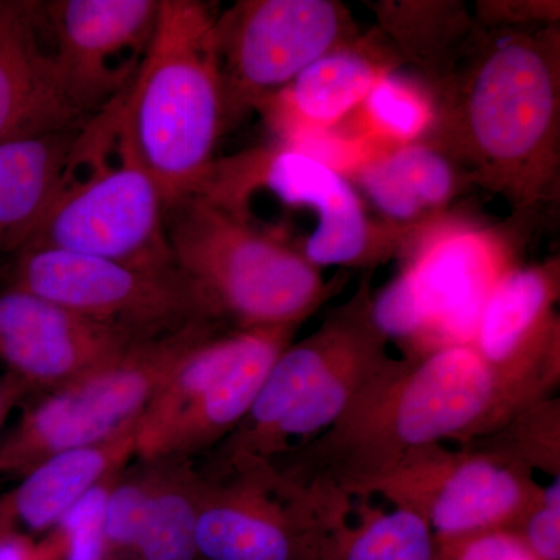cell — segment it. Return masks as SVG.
Returning <instances> with one entry per match:
<instances>
[{"instance_id":"6da1fadb","label":"cell","mask_w":560,"mask_h":560,"mask_svg":"<svg viewBox=\"0 0 560 560\" xmlns=\"http://www.w3.org/2000/svg\"><path fill=\"white\" fill-rule=\"evenodd\" d=\"M536 401L500 381L470 346L401 357L368 382L329 430L272 463L330 503L346 504L368 499L408 453L475 444Z\"/></svg>"},{"instance_id":"7a4b0ae2","label":"cell","mask_w":560,"mask_h":560,"mask_svg":"<svg viewBox=\"0 0 560 560\" xmlns=\"http://www.w3.org/2000/svg\"><path fill=\"white\" fill-rule=\"evenodd\" d=\"M559 49L552 27H477L431 86L436 119L423 142L525 217L558 198Z\"/></svg>"},{"instance_id":"3957f363","label":"cell","mask_w":560,"mask_h":560,"mask_svg":"<svg viewBox=\"0 0 560 560\" xmlns=\"http://www.w3.org/2000/svg\"><path fill=\"white\" fill-rule=\"evenodd\" d=\"M226 124L215 11L160 0L149 49L117 101V138L171 206L202 189Z\"/></svg>"},{"instance_id":"277c9868","label":"cell","mask_w":560,"mask_h":560,"mask_svg":"<svg viewBox=\"0 0 560 560\" xmlns=\"http://www.w3.org/2000/svg\"><path fill=\"white\" fill-rule=\"evenodd\" d=\"M173 264L205 318L226 330L302 326L345 283L285 242L202 194L165 210Z\"/></svg>"},{"instance_id":"5b68a950","label":"cell","mask_w":560,"mask_h":560,"mask_svg":"<svg viewBox=\"0 0 560 560\" xmlns=\"http://www.w3.org/2000/svg\"><path fill=\"white\" fill-rule=\"evenodd\" d=\"M370 302V280L364 279L318 329L280 353L246 418L217 445L210 466L278 460L316 440L345 415L394 359L372 323Z\"/></svg>"},{"instance_id":"8992f818","label":"cell","mask_w":560,"mask_h":560,"mask_svg":"<svg viewBox=\"0 0 560 560\" xmlns=\"http://www.w3.org/2000/svg\"><path fill=\"white\" fill-rule=\"evenodd\" d=\"M220 331L226 329L194 320L135 342L97 370L44 393L0 436V477L21 478L51 455L102 444L135 429L184 355Z\"/></svg>"},{"instance_id":"52a82bcc","label":"cell","mask_w":560,"mask_h":560,"mask_svg":"<svg viewBox=\"0 0 560 560\" xmlns=\"http://www.w3.org/2000/svg\"><path fill=\"white\" fill-rule=\"evenodd\" d=\"M117 145L119 164H105L101 128L94 120L83 128L77 154L92 162L91 175L80 180L68 176L25 248L69 250L145 270H176L160 187L120 140Z\"/></svg>"},{"instance_id":"ba28073f","label":"cell","mask_w":560,"mask_h":560,"mask_svg":"<svg viewBox=\"0 0 560 560\" xmlns=\"http://www.w3.org/2000/svg\"><path fill=\"white\" fill-rule=\"evenodd\" d=\"M201 470V560H319L327 534L346 517L345 510L271 460L242 459Z\"/></svg>"},{"instance_id":"9c48e42d","label":"cell","mask_w":560,"mask_h":560,"mask_svg":"<svg viewBox=\"0 0 560 560\" xmlns=\"http://www.w3.org/2000/svg\"><path fill=\"white\" fill-rule=\"evenodd\" d=\"M267 189L283 209L304 212L311 238L301 256L313 267H374L405 250L407 238L371 219L348 176L296 147L278 143L223 167L213 164L201 194L232 197Z\"/></svg>"},{"instance_id":"30bf717a","label":"cell","mask_w":560,"mask_h":560,"mask_svg":"<svg viewBox=\"0 0 560 560\" xmlns=\"http://www.w3.org/2000/svg\"><path fill=\"white\" fill-rule=\"evenodd\" d=\"M541 485L518 460L485 445H429L408 453L374 482L370 497L416 512L436 540L514 528Z\"/></svg>"},{"instance_id":"8fae6325","label":"cell","mask_w":560,"mask_h":560,"mask_svg":"<svg viewBox=\"0 0 560 560\" xmlns=\"http://www.w3.org/2000/svg\"><path fill=\"white\" fill-rule=\"evenodd\" d=\"M335 0H241L217 16L228 120L268 98L330 50L359 39Z\"/></svg>"},{"instance_id":"7c38bea8","label":"cell","mask_w":560,"mask_h":560,"mask_svg":"<svg viewBox=\"0 0 560 560\" xmlns=\"http://www.w3.org/2000/svg\"><path fill=\"white\" fill-rule=\"evenodd\" d=\"M10 287L140 340L194 320H208L178 270H145L69 250H20L11 268Z\"/></svg>"},{"instance_id":"4fadbf2b","label":"cell","mask_w":560,"mask_h":560,"mask_svg":"<svg viewBox=\"0 0 560 560\" xmlns=\"http://www.w3.org/2000/svg\"><path fill=\"white\" fill-rule=\"evenodd\" d=\"M404 253L407 264L400 272L415 298L422 329L419 357L470 346L490 293L515 267L504 235L445 217L419 231Z\"/></svg>"},{"instance_id":"5bb4252c","label":"cell","mask_w":560,"mask_h":560,"mask_svg":"<svg viewBox=\"0 0 560 560\" xmlns=\"http://www.w3.org/2000/svg\"><path fill=\"white\" fill-rule=\"evenodd\" d=\"M160 0L43 3L62 94L81 116L102 113L135 79L156 27Z\"/></svg>"},{"instance_id":"9a60e30c","label":"cell","mask_w":560,"mask_h":560,"mask_svg":"<svg viewBox=\"0 0 560 560\" xmlns=\"http://www.w3.org/2000/svg\"><path fill=\"white\" fill-rule=\"evenodd\" d=\"M559 259L512 267L482 308L470 348L500 381L536 399L560 383Z\"/></svg>"},{"instance_id":"2e32d148","label":"cell","mask_w":560,"mask_h":560,"mask_svg":"<svg viewBox=\"0 0 560 560\" xmlns=\"http://www.w3.org/2000/svg\"><path fill=\"white\" fill-rule=\"evenodd\" d=\"M138 341L27 291H0V361L31 393L61 388Z\"/></svg>"},{"instance_id":"e0dca14e","label":"cell","mask_w":560,"mask_h":560,"mask_svg":"<svg viewBox=\"0 0 560 560\" xmlns=\"http://www.w3.org/2000/svg\"><path fill=\"white\" fill-rule=\"evenodd\" d=\"M349 176L375 220L408 242L445 219L456 198L474 186L451 154L423 140L372 151Z\"/></svg>"},{"instance_id":"ac0fdd59","label":"cell","mask_w":560,"mask_h":560,"mask_svg":"<svg viewBox=\"0 0 560 560\" xmlns=\"http://www.w3.org/2000/svg\"><path fill=\"white\" fill-rule=\"evenodd\" d=\"M40 7L0 0V143L86 119L69 105L51 54L40 46Z\"/></svg>"},{"instance_id":"d6986e66","label":"cell","mask_w":560,"mask_h":560,"mask_svg":"<svg viewBox=\"0 0 560 560\" xmlns=\"http://www.w3.org/2000/svg\"><path fill=\"white\" fill-rule=\"evenodd\" d=\"M390 70V57L359 38L312 62L260 108L270 113L283 140L330 131L360 108L374 84Z\"/></svg>"},{"instance_id":"ffe728a7","label":"cell","mask_w":560,"mask_h":560,"mask_svg":"<svg viewBox=\"0 0 560 560\" xmlns=\"http://www.w3.org/2000/svg\"><path fill=\"white\" fill-rule=\"evenodd\" d=\"M301 326L261 327L245 353L139 459L194 458L215 448L248 415L272 364Z\"/></svg>"},{"instance_id":"44dd1931","label":"cell","mask_w":560,"mask_h":560,"mask_svg":"<svg viewBox=\"0 0 560 560\" xmlns=\"http://www.w3.org/2000/svg\"><path fill=\"white\" fill-rule=\"evenodd\" d=\"M136 458V427L113 440L51 455L0 495V523L39 539L84 495Z\"/></svg>"},{"instance_id":"7402d4cb","label":"cell","mask_w":560,"mask_h":560,"mask_svg":"<svg viewBox=\"0 0 560 560\" xmlns=\"http://www.w3.org/2000/svg\"><path fill=\"white\" fill-rule=\"evenodd\" d=\"M83 121L0 143V254H18L68 179Z\"/></svg>"},{"instance_id":"603a6c76","label":"cell","mask_w":560,"mask_h":560,"mask_svg":"<svg viewBox=\"0 0 560 560\" xmlns=\"http://www.w3.org/2000/svg\"><path fill=\"white\" fill-rule=\"evenodd\" d=\"M156 460V480L130 560H201L197 522L205 474L186 456Z\"/></svg>"},{"instance_id":"cb8c5ba5","label":"cell","mask_w":560,"mask_h":560,"mask_svg":"<svg viewBox=\"0 0 560 560\" xmlns=\"http://www.w3.org/2000/svg\"><path fill=\"white\" fill-rule=\"evenodd\" d=\"M327 534L319 560H434L436 537L416 512L378 510L360 499Z\"/></svg>"},{"instance_id":"d4e9b609","label":"cell","mask_w":560,"mask_h":560,"mask_svg":"<svg viewBox=\"0 0 560 560\" xmlns=\"http://www.w3.org/2000/svg\"><path fill=\"white\" fill-rule=\"evenodd\" d=\"M382 3L378 18L399 44L429 75V86L444 77L471 33L477 31L463 7L444 2Z\"/></svg>"},{"instance_id":"484cf974","label":"cell","mask_w":560,"mask_h":560,"mask_svg":"<svg viewBox=\"0 0 560 560\" xmlns=\"http://www.w3.org/2000/svg\"><path fill=\"white\" fill-rule=\"evenodd\" d=\"M364 125L386 147L408 145L429 136L436 119V102L429 83L404 73H385L361 103Z\"/></svg>"},{"instance_id":"4316f807","label":"cell","mask_w":560,"mask_h":560,"mask_svg":"<svg viewBox=\"0 0 560 560\" xmlns=\"http://www.w3.org/2000/svg\"><path fill=\"white\" fill-rule=\"evenodd\" d=\"M518 460L530 471L560 478V401L547 397L512 416L500 430L475 442Z\"/></svg>"},{"instance_id":"83f0119b","label":"cell","mask_w":560,"mask_h":560,"mask_svg":"<svg viewBox=\"0 0 560 560\" xmlns=\"http://www.w3.org/2000/svg\"><path fill=\"white\" fill-rule=\"evenodd\" d=\"M158 460L135 458L117 474L103 510V534L109 560H130L138 544Z\"/></svg>"},{"instance_id":"f1b7e54d","label":"cell","mask_w":560,"mask_h":560,"mask_svg":"<svg viewBox=\"0 0 560 560\" xmlns=\"http://www.w3.org/2000/svg\"><path fill=\"white\" fill-rule=\"evenodd\" d=\"M117 474L92 489L49 533L39 537L44 559L109 560L103 534V510Z\"/></svg>"},{"instance_id":"f546056e","label":"cell","mask_w":560,"mask_h":560,"mask_svg":"<svg viewBox=\"0 0 560 560\" xmlns=\"http://www.w3.org/2000/svg\"><path fill=\"white\" fill-rule=\"evenodd\" d=\"M512 529L537 560H560V478L541 486L539 499Z\"/></svg>"},{"instance_id":"4dcf8cb0","label":"cell","mask_w":560,"mask_h":560,"mask_svg":"<svg viewBox=\"0 0 560 560\" xmlns=\"http://www.w3.org/2000/svg\"><path fill=\"white\" fill-rule=\"evenodd\" d=\"M434 560H537L512 528H495L436 540Z\"/></svg>"},{"instance_id":"1f68e13d","label":"cell","mask_w":560,"mask_h":560,"mask_svg":"<svg viewBox=\"0 0 560 560\" xmlns=\"http://www.w3.org/2000/svg\"><path fill=\"white\" fill-rule=\"evenodd\" d=\"M0 560H46L38 539L0 523Z\"/></svg>"},{"instance_id":"d6a6232c","label":"cell","mask_w":560,"mask_h":560,"mask_svg":"<svg viewBox=\"0 0 560 560\" xmlns=\"http://www.w3.org/2000/svg\"><path fill=\"white\" fill-rule=\"evenodd\" d=\"M28 394L31 389L20 378L9 372L0 375V430L5 425L14 408L20 407Z\"/></svg>"}]
</instances>
